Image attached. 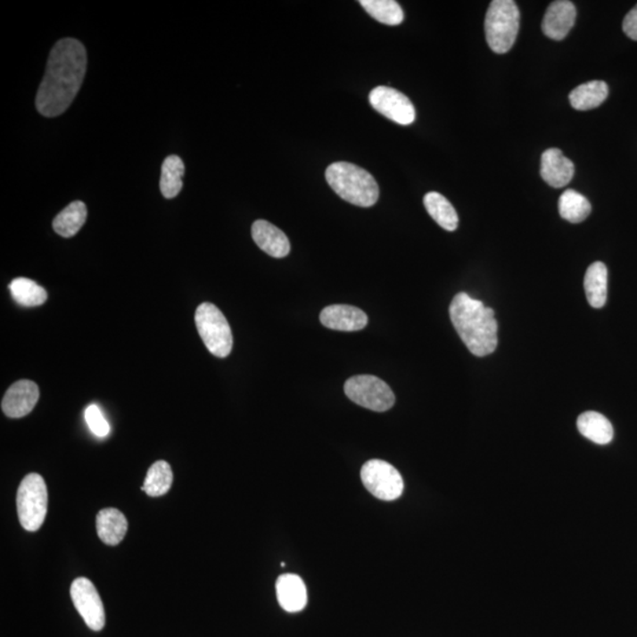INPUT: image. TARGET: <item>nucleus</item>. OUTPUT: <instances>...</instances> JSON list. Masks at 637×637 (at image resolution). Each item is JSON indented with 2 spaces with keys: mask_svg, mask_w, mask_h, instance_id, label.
<instances>
[{
  "mask_svg": "<svg viewBox=\"0 0 637 637\" xmlns=\"http://www.w3.org/2000/svg\"><path fill=\"white\" fill-rule=\"evenodd\" d=\"M87 63L86 47L79 40L65 38L54 46L36 98L43 116H60L71 105L82 87Z\"/></svg>",
  "mask_w": 637,
  "mask_h": 637,
  "instance_id": "f257e3e1",
  "label": "nucleus"
},
{
  "mask_svg": "<svg viewBox=\"0 0 637 637\" xmlns=\"http://www.w3.org/2000/svg\"><path fill=\"white\" fill-rule=\"evenodd\" d=\"M450 318L472 354L485 357L495 352L498 324L492 309L467 293H459L450 305Z\"/></svg>",
  "mask_w": 637,
  "mask_h": 637,
  "instance_id": "f03ea898",
  "label": "nucleus"
},
{
  "mask_svg": "<svg viewBox=\"0 0 637 637\" xmlns=\"http://www.w3.org/2000/svg\"><path fill=\"white\" fill-rule=\"evenodd\" d=\"M328 185L346 203L358 207L375 206L379 186L368 170L352 163L336 162L326 170Z\"/></svg>",
  "mask_w": 637,
  "mask_h": 637,
  "instance_id": "7ed1b4c3",
  "label": "nucleus"
},
{
  "mask_svg": "<svg viewBox=\"0 0 637 637\" xmlns=\"http://www.w3.org/2000/svg\"><path fill=\"white\" fill-rule=\"evenodd\" d=\"M519 31V10L512 0H493L485 17V36L490 49L509 53Z\"/></svg>",
  "mask_w": 637,
  "mask_h": 637,
  "instance_id": "20e7f679",
  "label": "nucleus"
},
{
  "mask_svg": "<svg viewBox=\"0 0 637 637\" xmlns=\"http://www.w3.org/2000/svg\"><path fill=\"white\" fill-rule=\"evenodd\" d=\"M195 322L208 351L218 358L228 357L233 350V335L221 310L212 303L204 302L197 307Z\"/></svg>",
  "mask_w": 637,
  "mask_h": 637,
  "instance_id": "39448f33",
  "label": "nucleus"
},
{
  "mask_svg": "<svg viewBox=\"0 0 637 637\" xmlns=\"http://www.w3.org/2000/svg\"><path fill=\"white\" fill-rule=\"evenodd\" d=\"M47 511V488L38 474H30L21 481L17 492V512L25 530H39L46 521Z\"/></svg>",
  "mask_w": 637,
  "mask_h": 637,
  "instance_id": "423d86ee",
  "label": "nucleus"
},
{
  "mask_svg": "<svg viewBox=\"0 0 637 637\" xmlns=\"http://www.w3.org/2000/svg\"><path fill=\"white\" fill-rule=\"evenodd\" d=\"M347 397L355 404L376 412H385L393 408V391L382 379L375 376H355L343 386Z\"/></svg>",
  "mask_w": 637,
  "mask_h": 637,
  "instance_id": "0eeeda50",
  "label": "nucleus"
},
{
  "mask_svg": "<svg viewBox=\"0 0 637 637\" xmlns=\"http://www.w3.org/2000/svg\"><path fill=\"white\" fill-rule=\"evenodd\" d=\"M360 476L362 484L378 500H395L404 492L401 475L385 460H368L361 467Z\"/></svg>",
  "mask_w": 637,
  "mask_h": 637,
  "instance_id": "6e6552de",
  "label": "nucleus"
},
{
  "mask_svg": "<svg viewBox=\"0 0 637 637\" xmlns=\"http://www.w3.org/2000/svg\"><path fill=\"white\" fill-rule=\"evenodd\" d=\"M73 606L83 617L87 627L101 632L105 625V611L101 596L93 582L86 577L76 578L70 589Z\"/></svg>",
  "mask_w": 637,
  "mask_h": 637,
  "instance_id": "1a4fd4ad",
  "label": "nucleus"
},
{
  "mask_svg": "<svg viewBox=\"0 0 637 637\" xmlns=\"http://www.w3.org/2000/svg\"><path fill=\"white\" fill-rule=\"evenodd\" d=\"M369 103L386 119L401 126H410L415 122V106L401 91L389 87H376L369 94Z\"/></svg>",
  "mask_w": 637,
  "mask_h": 637,
  "instance_id": "9d476101",
  "label": "nucleus"
},
{
  "mask_svg": "<svg viewBox=\"0 0 637 637\" xmlns=\"http://www.w3.org/2000/svg\"><path fill=\"white\" fill-rule=\"evenodd\" d=\"M39 389L30 380H20L10 386L2 401V410L10 418H21L35 409Z\"/></svg>",
  "mask_w": 637,
  "mask_h": 637,
  "instance_id": "9b49d317",
  "label": "nucleus"
},
{
  "mask_svg": "<svg viewBox=\"0 0 637 637\" xmlns=\"http://www.w3.org/2000/svg\"><path fill=\"white\" fill-rule=\"evenodd\" d=\"M576 21V6L569 0H558L549 5L544 14L542 30L550 39L562 40L569 34Z\"/></svg>",
  "mask_w": 637,
  "mask_h": 637,
  "instance_id": "f8f14e48",
  "label": "nucleus"
},
{
  "mask_svg": "<svg viewBox=\"0 0 637 637\" xmlns=\"http://www.w3.org/2000/svg\"><path fill=\"white\" fill-rule=\"evenodd\" d=\"M321 324L329 329L343 332L361 331L368 326L364 310L350 305H332L321 310Z\"/></svg>",
  "mask_w": 637,
  "mask_h": 637,
  "instance_id": "ddd939ff",
  "label": "nucleus"
},
{
  "mask_svg": "<svg viewBox=\"0 0 637 637\" xmlns=\"http://www.w3.org/2000/svg\"><path fill=\"white\" fill-rule=\"evenodd\" d=\"M575 166L559 149L545 150L541 159L542 178L554 188H562L573 179Z\"/></svg>",
  "mask_w": 637,
  "mask_h": 637,
  "instance_id": "4468645a",
  "label": "nucleus"
},
{
  "mask_svg": "<svg viewBox=\"0 0 637 637\" xmlns=\"http://www.w3.org/2000/svg\"><path fill=\"white\" fill-rule=\"evenodd\" d=\"M252 236L258 247L273 258H285L291 252V244L283 230L265 219L252 223Z\"/></svg>",
  "mask_w": 637,
  "mask_h": 637,
  "instance_id": "2eb2a0df",
  "label": "nucleus"
},
{
  "mask_svg": "<svg viewBox=\"0 0 637 637\" xmlns=\"http://www.w3.org/2000/svg\"><path fill=\"white\" fill-rule=\"evenodd\" d=\"M277 596L281 608L288 613H298L307 604V589L302 578L294 574L281 575L277 581Z\"/></svg>",
  "mask_w": 637,
  "mask_h": 637,
  "instance_id": "dca6fc26",
  "label": "nucleus"
},
{
  "mask_svg": "<svg viewBox=\"0 0 637 637\" xmlns=\"http://www.w3.org/2000/svg\"><path fill=\"white\" fill-rule=\"evenodd\" d=\"M98 537L106 545H117L128 533V519L120 510L106 508L98 512L96 518Z\"/></svg>",
  "mask_w": 637,
  "mask_h": 637,
  "instance_id": "f3484780",
  "label": "nucleus"
},
{
  "mask_svg": "<svg viewBox=\"0 0 637 637\" xmlns=\"http://www.w3.org/2000/svg\"><path fill=\"white\" fill-rule=\"evenodd\" d=\"M577 428L582 435L594 442L595 444H609L614 438L613 425L601 413L588 411L582 413L577 419Z\"/></svg>",
  "mask_w": 637,
  "mask_h": 637,
  "instance_id": "a211bd4d",
  "label": "nucleus"
},
{
  "mask_svg": "<svg viewBox=\"0 0 637 637\" xmlns=\"http://www.w3.org/2000/svg\"><path fill=\"white\" fill-rule=\"evenodd\" d=\"M608 94L609 89L607 83L602 80H592L575 87L569 95V101L574 109L585 112L601 105L607 100Z\"/></svg>",
  "mask_w": 637,
  "mask_h": 637,
  "instance_id": "6ab92c4d",
  "label": "nucleus"
},
{
  "mask_svg": "<svg viewBox=\"0 0 637 637\" xmlns=\"http://www.w3.org/2000/svg\"><path fill=\"white\" fill-rule=\"evenodd\" d=\"M584 289L589 305L602 309L607 302L608 269L603 262H594L584 277Z\"/></svg>",
  "mask_w": 637,
  "mask_h": 637,
  "instance_id": "aec40b11",
  "label": "nucleus"
},
{
  "mask_svg": "<svg viewBox=\"0 0 637 637\" xmlns=\"http://www.w3.org/2000/svg\"><path fill=\"white\" fill-rule=\"evenodd\" d=\"M424 206L426 208L431 218L438 223L442 228L453 232L459 227V214L450 201L442 194L431 192L424 196Z\"/></svg>",
  "mask_w": 637,
  "mask_h": 637,
  "instance_id": "412c9836",
  "label": "nucleus"
},
{
  "mask_svg": "<svg viewBox=\"0 0 637 637\" xmlns=\"http://www.w3.org/2000/svg\"><path fill=\"white\" fill-rule=\"evenodd\" d=\"M87 210L82 201H75L54 219V229L63 237L75 236L87 221Z\"/></svg>",
  "mask_w": 637,
  "mask_h": 637,
  "instance_id": "4be33fe9",
  "label": "nucleus"
},
{
  "mask_svg": "<svg viewBox=\"0 0 637 637\" xmlns=\"http://www.w3.org/2000/svg\"><path fill=\"white\" fill-rule=\"evenodd\" d=\"M173 481L170 465L167 461L159 460L150 467L141 490L150 497H161L170 492Z\"/></svg>",
  "mask_w": 637,
  "mask_h": 637,
  "instance_id": "5701e85b",
  "label": "nucleus"
},
{
  "mask_svg": "<svg viewBox=\"0 0 637 637\" xmlns=\"http://www.w3.org/2000/svg\"><path fill=\"white\" fill-rule=\"evenodd\" d=\"M186 167L183 161L177 155H171L164 160L162 173H161L160 188L166 199H174L182 190L183 175Z\"/></svg>",
  "mask_w": 637,
  "mask_h": 637,
  "instance_id": "b1692460",
  "label": "nucleus"
},
{
  "mask_svg": "<svg viewBox=\"0 0 637 637\" xmlns=\"http://www.w3.org/2000/svg\"><path fill=\"white\" fill-rule=\"evenodd\" d=\"M558 211L563 219L571 223L584 221L592 212V204L582 194L567 189L558 200Z\"/></svg>",
  "mask_w": 637,
  "mask_h": 637,
  "instance_id": "393cba45",
  "label": "nucleus"
},
{
  "mask_svg": "<svg viewBox=\"0 0 637 637\" xmlns=\"http://www.w3.org/2000/svg\"><path fill=\"white\" fill-rule=\"evenodd\" d=\"M10 291L14 302L24 307L42 306L47 299L46 289L27 277L14 279L10 284Z\"/></svg>",
  "mask_w": 637,
  "mask_h": 637,
  "instance_id": "a878e982",
  "label": "nucleus"
},
{
  "mask_svg": "<svg viewBox=\"0 0 637 637\" xmlns=\"http://www.w3.org/2000/svg\"><path fill=\"white\" fill-rule=\"evenodd\" d=\"M359 4L380 23L399 25L404 21V12L394 0H360Z\"/></svg>",
  "mask_w": 637,
  "mask_h": 637,
  "instance_id": "bb28decb",
  "label": "nucleus"
},
{
  "mask_svg": "<svg viewBox=\"0 0 637 637\" xmlns=\"http://www.w3.org/2000/svg\"><path fill=\"white\" fill-rule=\"evenodd\" d=\"M86 420L87 426L97 437L103 438L110 434V425L97 405H90L86 410Z\"/></svg>",
  "mask_w": 637,
  "mask_h": 637,
  "instance_id": "cd10ccee",
  "label": "nucleus"
},
{
  "mask_svg": "<svg viewBox=\"0 0 637 637\" xmlns=\"http://www.w3.org/2000/svg\"><path fill=\"white\" fill-rule=\"evenodd\" d=\"M625 34L633 40H637V4L634 9L629 11L627 16H625L624 21Z\"/></svg>",
  "mask_w": 637,
  "mask_h": 637,
  "instance_id": "c85d7f7f",
  "label": "nucleus"
}]
</instances>
